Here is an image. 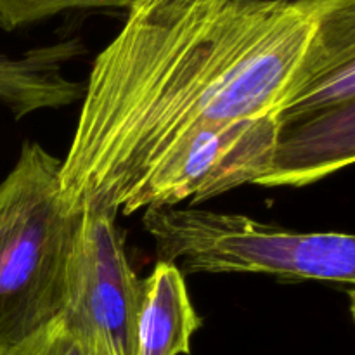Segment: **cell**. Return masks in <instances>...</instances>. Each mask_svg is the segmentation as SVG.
Returning <instances> with one entry per match:
<instances>
[{"mask_svg":"<svg viewBox=\"0 0 355 355\" xmlns=\"http://www.w3.org/2000/svg\"><path fill=\"white\" fill-rule=\"evenodd\" d=\"M355 59V0H134L90 69L61 159L68 210L120 214L175 142L277 116Z\"/></svg>","mask_w":355,"mask_h":355,"instance_id":"1","label":"cell"},{"mask_svg":"<svg viewBox=\"0 0 355 355\" xmlns=\"http://www.w3.org/2000/svg\"><path fill=\"white\" fill-rule=\"evenodd\" d=\"M61 159L26 142L0 182V355H10L66 305L78 211L61 194Z\"/></svg>","mask_w":355,"mask_h":355,"instance_id":"2","label":"cell"},{"mask_svg":"<svg viewBox=\"0 0 355 355\" xmlns=\"http://www.w3.org/2000/svg\"><path fill=\"white\" fill-rule=\"evenodd\" d=\"M158 262L182 274H263L284 281L355 283V238L298 232L238 214L159 207L144 211Z\"/></svg>","mask_w":355,"mask_h":355,"instance_id":"3","label":"cell"},{"mask_svg":"<svg viewBox=\"0 0 355 355\" xmlns=\"http://www.w3.org/2000/svg\"><path fill=\"white\" fill-rule=\"evenodd\" d=\"M281 123L277 116L208 125L187 134L148 173L120 214L201 203L267 172Z\"/></svg>","mask_w":355,"mask_h":355,"instance_id":"4","label":"cell"},{"mask_svg":"<svg viewBox=\"0 0 355 355\" xmlns=\"http://www.w3.org/2000/svg\"><path fill=\"white\" fill-rule=\"evenodd\" d=\"M116 217L101 208L78 211L62 312L101 355H135L142 279L128 262Z\"/></svg>","mask_w":355,"mask_h":355,"instance_id":"5","label":"cell"},{"mask_svg":"<svg viewBox=\"0 0 355 355\" xmlns=\"http://www.w3.org/2000/svg\"><path fill=\"white\" fill-rule=\"evenodd\" d=\"M355 159V101L281 125L267 172L257 184L304 187Z\"/></svg>","mask_w":355,"mask_h":355,"instance_id":"6","label":"cell"},{"mask_svg":"<svg viewBox=\"0 0 355 355\" xmlns=\"http://www.w3.org/2000/svg\"><path fill=\"white\" fill-rule=\"evenodd\" d=\"M82 51V42L71 38L19 58L0 54V104L14 118L73 104L83 96V87L69 80L62 68Z\"/></svg>","mask_w":355,"mask_h":355,"instance_id":"7","label":"cell"},{"mask_svg":"<svg viewBox=\"0 0 355 355\" xmlns=\"http://www.w3.org/2000/svg\"><path fill=\"white\" fill-rule=\"evenodd\" d=\"M201 324L184 274L173 263H156L141 281L135 355H189L193 336Z\"/></svg>","mask_w":355,"mask_h":355,"instance_id":"8","label":"cell"},{"mask_svg":"<svg viewBox=\"0 0 355 355\" xmlns=\"http://www.w3.org/2000/svg\"><path fill=\"white\" fill-rule=\"evenodd\" d=\"M355 101V59L340 62L311 80L293 101L281 111L279 123L304 118L307 114L331 110Z\"/></svg>","mask_w":355,"mask_h":355,"instance_id":"9","label":"cell"},{"mask_svg":"<svg viewBox=\"0 0 355 355\" xmlns=\"http://www.w3.org/2000/svg\"><path fill=\"white\" fill-rule=\"evenodd\" d=\"M134 0H0V30L16 31L69 10L128 9Z\"/></svg>","mask_w":355,"mask_h":355,"instance_id":"10","label":"cell"},{"mask_svg":"<svg viewBox=\"0 0 355 355\" xmlns=\"http://www.w3.org/2000/svg\"><path fill=\"white\" fill-rule=\"evenodd\" d=\"M10 355H101L90 340L61 312L40 333Z\"/></svg>","mask_w":355,"mask_h":355,"instance_id":"11","label":"cell"}]
</instances>
